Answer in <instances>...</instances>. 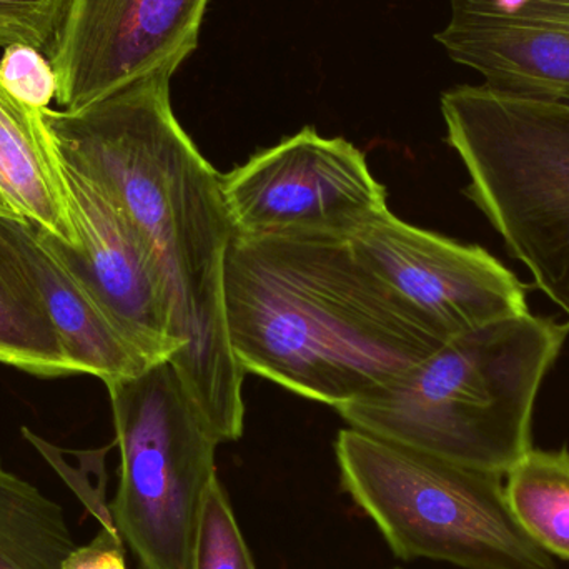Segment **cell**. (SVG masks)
<instances>
[{"label":"cell","mask_w":569,"mask_h":569,"mask_svg":"<svg viewBox=\"0 0 569 569\" xmlns=\"http://www.w3.org/2000/svg\"><path fill=\"white\" fill-rule=\"evenodd\" d=\"M395 569H400V568H395Z\"/></svg>","instance_id":"cell-21"},{"label":"cell","mask_w":569,"mask_h":569,"mask_svg":"<svg viewBox=\"0 0 569 569\" xmlns=\"http://www.w3.org/2000/svg\"><path fill=\"white\" fill-rule=\"evenodd\" d=\"M0 207L52 239L77 247L66 160L42 110L0 83Z\"/></svg>","instance_id":"cell-13"},{"label":"cell","mask_w":569,"mask_h":569,"mask_svg":"<svg viewBox=\"0 0 569 569\" xmlns=\"http://www.w3.org/2000/svg\"><path fill=\"white\" fill-rule=\"evenodd\" d=\"M505 498L525 535L551 558L569 563L568 448H531L505 473Z\"/></svg>","instance_id":"cell-16"},{"label":"cell","mask_w":569,"mask_h":569,"mask_svg":"<svg viewBox=\"0 0 569 569\" xmlns=\"http://www.w3.org/2000/svg\"><path fill=\"white\" fill-rule=\"evenodd\" d=\"M76 547L63 508L0 458V569H62Z\"/></svg>","instance_id":"cell-15"},{"label":"cell","mask_w":569,"mask_h":569,"mask_svg":"<svg viewBox=\"0 0 569 569\" xmlns=\"http://www.w3.org/2000/svg\"><path fill=\"white\" fill-rule=\"evenodd\" d=\"M220 183L237 236L351 239L390 210L365 153L313 127L260 150Z\"/></svg>","instance_id":"cell-7"},{"label":"cell","mask_w":569,"mask_h":569,"mask_svg":"<svg viewBox=\"0 0 569 569\" xmlns=\"http://www.w3.org/2000/svg\"><path fill=\"white\" fill-rule=\"evenodd\" d=\"M223 288L246 373L328 407L380 390L447 343L350 239L236 233Z\"/></svg>","instance_id":"cell-2"},{"label":"cell","mask_w":569,"mask_h":569,"mask_svg":"<svg viewBox=\"0 0 569 569\" xmlns=\"http://www.w3.org/2000/svg\"><path fill=\"white\" fill-rule=\"evenodd\" d=\"M157 72L83 109H43L67 166L132 223L169 291L182 345L173 367L222 443L246 425L243 380L226 317V260L236 230L220 176L183 130Z\"/></svg>","instance_id":"cell-1"},{"label":"cell","mask_w":569,"mask_h":569,"mask_svg":"<svg viewBox=\"0 0 569 569\" xmlns=\"http://www.w3.org/2000/svg\"><path fill=\"white\" fill-rule=\"evenodd\" d=\"M192 569H257L219 477L203 501Z\"/></svg>","instance_id":"cell-17"},{"label":"cell","mask_w":569,"mask_h":569,"mask_svg":"<svg viewBox=\"0 0 569 569\" xmlns=\"http://www.w3.org/2000/svg\"><path fill=\"white\" fill-rule=\"evenodd\" d=\"M435 39L490 89L569 103V0H450Z\"/></svg>","instance_id":"cell-11"},{"label":"cell","mask_w":569,"mask_h":569,"mask_svg":"<svg viewBox=\"0 0 569 569\" xmlns=\"http://www.w3.org/2000/svg\"><path fill=\"white\" fill-rule=\"evenodd\" d=\"M569 321L527 311L451 338L380 390L335 408L350 428L505 475L528 451L535 401Z\"/></svg>","instance_id":"cell-3"},{"label":"cell","mask_w":569,"mask_h":569,"mask_svg":"<svg viewBox=\"0 0 569 569\" xmlns=\"http://www.w3.org/2000/svg\"><path fill=\"white\" fill-rule=\"evenodd\" d=\"M66 6L67 0H0V47L27 43L46 53Z\"/></svg>","instance_id":"cell-19"},{"label":"cell","mask_w":569,"mask_h":569,"mask_svg":"<svg viewBox=\"0 0 569 569\" xmlns=\"http://www.w3.org/2000/svg\"><path fill=\"white\" fill-rule=\"evenodd\" d=\"M62 569H127L123 541L116 528H103L90 543L76 547Z\"/></svg>","instance_id":"cell-20"},{"label":"cell","mask_w":569,"mask_h":569,"mask_svg":"<svg viewBox=\"0 0 569 569\" xmlns=\"http://www.w3.org/2000/svg\"><path fill=\"white\" fill-rule=\"evenodd\" d=\"M350 242L441 340L530 311L525 284L483 247L411 226L390 210Z\"/></svg>","instance_id":"cell-9"},{"label":"cell","mask_w":569,"mask_h":569,"mask_svg":"<svg viewBox=\"0 0 569 569\" xmlns=\"http://www.w3.org/2000/svg\"><path fill=\"white\" fill-rule=\"evenodd\" d=\"M210 0H67L47 49L57 103L76 112L196 52Z\"/></svg>","instance_id":"cell-8"},{"label":"cell","mask_w":569,"mask_h":569,"mask_svg":"<svg viewBox=\"0 0 569 569\" xmlns=\"http://www.w3.org/2000/svg\"><path fill=\"white\" fill-rule=\"evenodd\" d=\"M341 487L401 560L463 569H557L525 535L505 475L465 467L357 428L335 441Z\"/></svg>","instance_id":"cell-5"},{"label":"cell","mask_w":569,"mask_h":569,"mask_svg":"<svg viewBox=\"0 0 569 569\" xmlns=\"http://www.w3.org/2000/svg\"><path fill=\"white\" fill-rule=\"evenodd\" d=\"M0 207V363L37 377L77 375Z\"/></svg>","instance_id":"cell-14"},{"label":"cell","mask_w":569,"mask_h":569,"mask_svg":"<svg viewBox=\"0 0 569 569\" xmlns=\"http://www.w3.org/2000/svg\"><path fill=\"white\" fill-rule=\"evenodd\" d=\"M0 83L20 102L49 109L57 96V76L46 53L27 43H12L0 59Z\"/></svg>","instance_id":"cell-18"},{"label":"cell","mask_w":569,"mask_h":569,"mask_svg":"<svg viewBox=\"0 0 569 569\" xmlns=\"http://www.w3.org/2000/svg\"><path fill=\"white\" fill-rule=\"evenodd\" d=\"M440 106L470 177L465 196L569 318V103L480 83L447 90Z\"/></svg>","instance_id":"cell-4"},{"label":"cell","mask_w":569,"mask_h":569,"mask_svg":"<svg viewBox=\"0 0 569 569\" xmlns=\"http://www.w3.org/2000/svg\"><path fill=\"white\" fill-rule=\"evenodd\" d=\"M66 170L79 243L72 249L39 230L43 243L150 363L172 360L182 345L152 253L92 180L67 163Z\"/></svg>","instance_id":"cell-10"},{"label":"cell","mask_w":569,"mask_h":569,"mask_svg":"<svg viewBox=\"0 0 569 569\" xmlns=\"http://www.w3.org/2000/svg\"><path fill=\"white\" fill-rule=\"evenodd\" d=\"M106 387L120 451L113 527L139 569H192L222 440L170 360Z\"/></svg>","instance_id":"cell-6"},{"label":"cell","mask_w":569,"mask_h":569,"mask_svg":"<svg viewBox=\"0 0 569 569\" xmlns=\"http://www.w3.org/2000/svg\"><path fill=\"white\" fill-rule=\"evenodd\" d=\"M6 226L79 375H92L110 383L136 377L152 365L67 272L36 227L10 212Z\"/></svg>","instance_id":"cell-12"}]
</instances>
